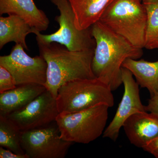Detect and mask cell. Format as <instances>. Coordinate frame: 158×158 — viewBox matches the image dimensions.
I'll return each mask as SVG.
<instances>
[{"label": "cell", "instance_id": "9a60e30c", "mask_svg": "<svg viewBox=\"0 0 158 158\" xmlns=\"http://www.w3.org/2000/svg\"><path fill=\"white\" fill-rule=\"evenodd\" d=\"M122 66L131 72L141 88H147L151 97L158 93V61L151 62L129 58Z\"/></svg>", "mask_w": 158, "mask_h": 158}, {"label": "cell", "instance_id": "3957f363", "mask_svg": "<svg viewBox=\"0 0 158 158\" xmlns=\"http://www.w3.org/2000/svg\"><path fill=\"white\" fill-rule=\"evenodd\" d=\"M147 11L139 0H114L99 21L138 48H144Z\"/></svg>", "mask_w": 158, "mask_h": 158}, {"label": "cell", "instance_id": "6da1fadb", "mask_svg": "<svg viewBox=\"0 0 158 158\" xmlns=\"http://www.w3.org/2000/svg\"><path fill=\"white\" fill-rule=\"evenodd\" d=\"M90 28L96 43L92 62L93 73L97 78L114 91L123 84V62L129 58H141L143 55V48L136 47L99 21Z\"/></svg>", "mask_w": 158, "mask_h": 158}, {"label": "cell", "instance_id": "7a4b0ae2", "mask_svg": "<svg viewBox=\"0 0 158 158\" xmlns=\"http://www.w3.org/2000/svg\"><path fill=\"white\" fill-rule=\"evenodd\" d=\"M37 44L47 63L44 86L55 98L59 88L67 82L96 78L92 69L94 49L72 51L56 42Z\"/></svg>", "mask_w": 158, "mask_h": 158}, {"label": "cell", "instance_id": "5bb4252c", "mask_svg": "<svg viewBox=\"0 0 158 158\" xmlns=\"http://www.w3.org/2000/svg\"><path fill=\"white\" fill-rule=\"evenodd\" d=\"M114 0H68L79 30L89 28L99 21L103 13Z\"/></svg>", "mask_w": 158, "mask_h": 158}, {"label": "cell", "instance_id": "8fae6325", "mask_svg": "<svg viewBox=\"0 0 158 158\" xmlns=\"http://www.w3.org/2000/svg\"><path fill=\"white\" fill-rule=\"evenodd\" d=\"M123 127L131 144L143 148L158 137V115L147 111L135 113Z\"/></svg>", "mask_w": 158, "mask_h": 158}, {"label": "cell", "instance_id": "7c38bea8", "mask_svg": "<svg viewBox=\"0 0 158 158\" xmlns=\"http://www.w3.org/2000/svg\"><path fill=\"white\" fill-rule=\"evenodd\" d=\"M18 15L33 29L41 32L48 28L49 20L34 0H0V15Z\"/></svg>", "mask_w": 158, "mask_h": 158}, {"label": "cell", "instance_id": "ffe728a7", "mask_svg": "<svg viewBox=\"0 0 158 158\" xmlns=\"http://www.w3.org/2000/svg\"><path fill=\"white\" fill-rule=\"evenodd\" d=\"M145 110L158 115V93L151 97L147 106H145Z\"/></svg>", "mask_w": 158, "mask_h": 158}, {"label": "cell", "instance_id": "5b68a950", "mask_svg": "<svg viewBox=\"0 0 158 158\" xmlns=\"http://www.w3.org/2000/svg\"><path fill=\"white\" fill-rule=\"evenodd\" d=\"M109 108L101 104L80 112L59 113L56 122L60 137L65 141L83 144L96 140L106 129Z\"/></svg>", "mask_w": 158, "mask_h": 158}, {"label": "cell", "instance_id": "2e32d148", "mask_svg": "<svg viewBox=\"0 0 158 158\" xmlns=\"http://www.w3.org/2000/svg\"><path fill=\"white\" fill-rule=\"evenodd\" d=\"M34 29L25 21L18 15H10L0 17V49L8 43L14 42L21 44L28 50L26 40L29 34L34 33Z\"/></svg>", "mask_w": 158, "mask_h": 158}, {"label": "cell", "instance_id": "603a6c76", "mask_svg": "<svg viewBox=\"0 0 158 158\" xmlns=\"http://www.w3.org/2000/svg\"><path fill=\"white\" fill-rule=\"evenodd\" d=\"M139 1H140L142 4H144V5L158 2V0H139Z\"/></svg>", "mask_w": 158, "mask_h": 158}, {"label": "cell", "instance_id": "d6986e66", "mask_svg": "<svg viewBox=\"0 0 158 158\" xmlns=\"http://www.w3.org/2000/svg\"><path fill=\"white\" fill-rule=\"evenodd\" d=\"M16 87L11 73L5 67L0 65V93L12 90Z\"/></svg>", "mask_w": 158, "mask_h": 158}, {"label": "cell", "instance_id": "30bf717a", "mask_svg": "<svg viewBox=\"0 0 158 158\" xmlns=\"http://www.w3.org/2000/svg\"><path fill=\"white\" fill-rule=\"evenodd\" d=\"M122 79L124 86V93L113 120L106 128L103 137L116 141L120 129L129 117L139 112L146 111L140 96L139 85L134 76L127 69L122 67Z\"/></svg>", "mask_w": 158, "mask_h": 158}, {"label": "cell", "instance_id": "e0dca14e", "mask_svg": "<svg viewBox=\"0 0 158 158\" xmlns=\"http://www.w3.org/2000/svg\"><path fill=\"white\" fill-rule=\"evenodd\" d=\"M22 131L6 116L0 115V145L18 154H25L21 144Z\"/></svg>", "mask_w": 158, "mask_h": 158}, {"label": "cell", "instance_id": "ac0fdd59", "mask_svg": "<svg viewBox=\"0 0 158 158\" xmlns=\"http://www.w3.org/2000/svg\"><path fill=\"white\" fill-rule=\"evenodd\" d=\"M144 5L147 15L144 48L158 49V2Z\"/></svg>", "mask_w": 158, "mask_h": 158}, {"label": "cell", "instance_id": "9c48e42d", "mask_svg": "<svg viewBox=\"0 0 158 158\" xmlns=\"http://www.w3.org/2000/svg\"><path fill=\"white\" fill-rule=\"evenodd\" d=\"M59 114L56 99L46 90L23 107L6 116L24 131L56 121Z\"/></svg>", "mask_w": 158, "mask_h": 158}, {"label": "cell", "instance_id": "52a82bcc", "mask_svg": "<svg viewBox=\"0 0 158 158\" xmlns=\"http://www.w3.org/2000/svg\"><path fill=\"white\" fill-rule=\"evenodd\" d=\"M72 142L60 137L56 123L22 131L21 144L30 158H64Z\"/></svg>", "mask_w": 158, "mask_h": 158}, {"label": "cell", "instance_id": "8992f818", "mask_svg": "<svg viewBox=\"0 0 158 158\" xmlns=\"http://www.w3.org/2000/svg\"><path fill=\"white\" fill-rule=\"evenodd\" d=\"M56 6L60 15L55 18L59 28L53 34L45 35L34 29L37 43L56 42L65 46L69 50L81 51L94 49L95 40L91 34V28L79 30L75 24V15L68 0H50Z\"/></svg>", "mask_w": 158, "mask_h": 158}, {"label": "cell", "instance_id": "ba28073f", "mask_svg": "<svg viewBox=\"0 0 158 158\" xmlns=\"http://www.w3.org/2000/svg\"><path fill=\"white\" fill-rule=\"evenodd\" d=\"M0 65L9 70L16 86L34 84L45 85L47 63L41 56H30L20 44H15L10 54L0 56Z\"/></svg>", "mask_w": 158, "mask_h": 158}, {"label": "cell", "instance_id": "4fadbf2b", "mask_svg": "<svg viewBox=\"0 0 158 158\" xmlns=\"http://www.w3.org/2000/svg\"><path fill=\"white\" fill-rule=\"evenodd\" d=\"M46 90L44 85L27 84L0 93V115L6 116L21 109Z\"/></svg>", "mask_w": 158, "mask_h": 158}, {"label": "cell", "instance_id": "44dd1931", "mask_svg": "<svg viewBox=\"0 0 158 158\" xmlns=\"http://www.w3.org/2000/svg\"><path fill=\"white\" fill-rule=\"evenodd\" d=\"M3 147H0V158H30L26 154H18L9 149H6Z\"/></svg>", "mask_w": 158, "mask_h": 158}, {"label": "cell", "instance_id": "7402d4cb", "mask_svg": "<svg viewBox=\"0 0 158 158\" xmlns=\"http://www.w3.org/2000/svg\"><path fill=\"white\" fill-rule=\"evenodd\" d=\"M143 149L158 158V137L143 148Z\"/></svg>", "mask_w": 158, "mask_h": 158}, {"label": "cell", "instance_id": "277c9868", "mask_svg": "<svg viewBox=\"0 0 158 158\" xmlns=\"http://www.w3.org/2000/svg\"><path fill=\"white\" fill-rule=\"evenodd\" d=\"M112 90L97 78L71 81L59 88L56 100L59 113H70L88 110L101 104L110 108L114 104Z\"/></svg>", "mask_w": 158, "mask_h": 158}]
</instances>
